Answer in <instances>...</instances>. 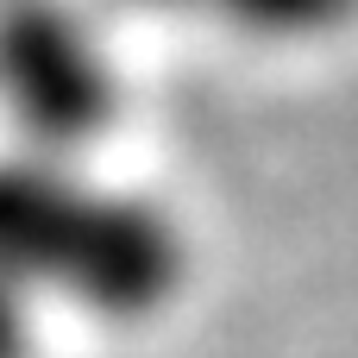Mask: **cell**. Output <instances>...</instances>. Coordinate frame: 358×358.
Here are the masks:
<instances>
[{"mask_svg": "<svg viewBox=\"0 0 358 358\" xmlns=\"http://www.w3.org/2000/svg\"><path fill=\"white\" fill-rule=\"evenodd\" d=\"M0 277L94 315H151L182 283V233L138 195L101 189L63 157H0Z\"/></svg>", "mask_w": 358, "mask_h": 358, "instance_id": "cell-1", "label": "cell"}, {"mask_svg": "<svg viewBox=\"0 0 358 358\" xmlns=\"http://www.w3.org/2000/svg\"><path fill=\"white\" fill-rule=\"evenodd\" d=\"M120 101V63L82 0H0V113L38 157L94 145Z\"/></svg>", "mask_w": 358, "mask_h": 358, "instance_id": "cell-2", "label": "cell"}, {"mask_svg": "<svg viewBox=\"0 0 358 358\" xmlns=\"http://www.w3.org/2000/svg\"><path fill=\"white\" fill-rule=\"evenodd\" d=\"M201 13H214L220 25H239L252 38H327L346 19H358V0H201Z\"/></svg>", "mask_w": 358, "mask_h": 358, "instance_id": "cell-3", "label": "cell"}, {"mask_svg": "<svg viewBox=\"0 0 358 358\" xmlns=\"http://www.w3.org/2000/svg\"><path fill=\"white\" fill-rule=\"evenodd\" d=\"M38 340V321H31V296L19 283L0 277V358H31Z\"/></svg>", "mask_w": 358, "mask_h": 358, "instance_id": "cell-4", "label": "cell"}, {"mask_svg": "<svg viewBox=\"0 0 358 358\" xmlns=\"http://www.w3.org/2000/svg\"><path fill=\"white\" fill-rule=\"evenodd\" d=\"M107 6H126V13H201V0H107Z\"/></svg>", "mask_w": 358, "mask_h": 358, "instance_id": "cell-5", "label": "cell"}]
</instances>
